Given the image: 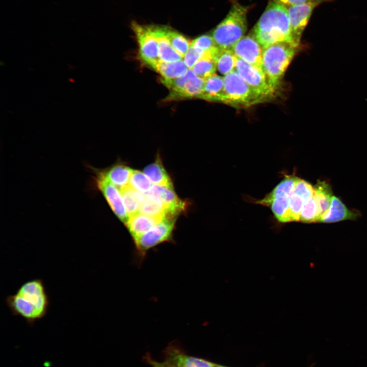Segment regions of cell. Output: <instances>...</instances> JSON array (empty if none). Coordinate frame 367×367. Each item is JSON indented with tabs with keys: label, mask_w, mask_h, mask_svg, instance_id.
I'll return each instance as SVG.
<instances>
[{
	"label": "cell",
	"mask_w": 367,
	"mask_h": 367,
	"mask_svg": "<svg viewBox=\"0 0 367 367\" xmlns=\"http://www.w3.org/2000/svg\"><path fill=\"white\" fill-rule=\"evenodd\" d=\"M13 316L23 319L30 326L46 316L50 300L43 279L34 278L23 283L13 294L5 298Z\"/></svg>",
	"instance_id": "6da1fadb"
},
{
	"label": "cell",
	"mask_w": 367,
	"mask_h": 367,
	"mask_svg": "<svg viewBox=\"0 0 367 367\" xmlns=\"http://www.w3.org/2000/svg\"><path fill=\"white\" fill-rule=\"evenodd\" d=\"M253 34L263 49L283 41L297 45L292 38L288 10L285 6L275 2L268 6L255 25Z\"/></svg>",
	"instance_id": "7a4b0ae2"
},
{
	"label": "cell",
	"mask_w": 367,
	"mask_h": 367,
	"mask_svg": "<svg viewBox=\"0 0 367 367\" xmlns=\"http://www.w3.org/2000/svg\"><path fill=\"white\" fill-rule=\"evenodd\" d=\"M298 46L286 41L272 44L263 50L261 69L270 86L276 90Z\"/></svg>",
	"instance_id": "3957f363"
},
{
	"label": "cell",
	"mask_w": 367,
	"mask_h": 367,
	"mask_svg": "<svg viewBox=\"0 0 367 367\" xmlns=\"http://www.w3.org/2000/svg\"><path fill=\"white\" fill-rule=\"evenodd\" d=\"M247 9L239 4H234L224 19L215 29L212 37L221 50L231 49L247 30Z\"/></svg>",
	"instance_id": "277c9868"
},
{
	"label": "cell",
	"mask_w": 367,
	"mask_h": 367,
	"mask_svg": "<svg viewBox=\"0 0 367 367\" xmlns=\"http://www.w3.org/2000/svg\"><path fill=\"white\" fill-rule=\"evenodd\" d=\"M176 216L168 215L160 222L134 240L137 257L141 262L151 249L165 242L173 241Z\"/></svg>",
	"instance_id": "5b68a950"
},
{
	"label": "cell",
	"mask_w": 367,
	"mask_h": 367,
	"mask_svg": "<svg viewBox=\"0 0 367 367\" xmlns=\"http://www.w3.org/2000/svg\"><path fill=\"white\" fill-rule=\"evenodd\" d=\"M222 102L236 107L249 106L264 101L234 70L223 77Z\"/></svg>",
	"instance_id": "8992f818"
},
{
	"label": "cell",
	"mask_w": 367,
	"mask_h": 367,
	"mask_svg": "<svg viewBox=\"0 0 367 367\" xmlns=\"http://www.w3.org/2000/svg\"><path fill=\"white\" fill-rule=\"evenodd\" d=\"M132 28L138 43L140 58L146 65L154 69L161 60L158 43L150 25H143L134 21Z\"/></svg>",
	"instance_id": "52a82bcc"
},
{
	"label": "cell",
	"mask_w": 367,
	"mask_h": 367,
	"mask_svg": "<svg viewBox=\"0 0 367 367\" xmlns=\"http://www.w3.org/2000/svg\"><path fill=\"white\" fill-rule=\"evenodd\" d=\"M235 70L264 101L273 97L275 90L269 84L261 69L237 58Z\"/></svg>",
	"instance_id": "ba28073f"
},
{
	"label": "cell",
	"mask_w": 367,
	"mask_h": 367,
	"mask_svg": "<svg viewBox=\"0 0 367 367\" xmlns=\"http://www.w3.org/2000/svg\"><path fill=\"white\" fill-rule=\"evenodd\" d=\"M96 184L114 213L125 225L129 217L126 212L120 191L100 172L97 175Z\"/></svg>",
	"instance_id": "9c48e42d"
},
{
	"label": "cell",
	"mask_w": 367,
	"mask_h": 367,
	"mask_svg": "<svg viewBox=\"0 0 367 367\" xmlns=\"http://www.w3.org/2000/svg\"><path fill=\"white\" fill-rule=\"evenodd\" d=\"M263 50L253 34L243 37L232 48L237 58L260 69Z\"/></svg>",
	"instance_id": "30bf717a"
},
{
	"label": "cell",
	"mask_w": 367,
	"mask_h": 367,
	"mask_svg": "<svg viewBox=\"0 0 367 367\" xmlns=\"http://www.w3.org/2000/svg\"><path fill=\"white\" fill-rule=\"evenodd\" d=\"M317 3L309 2L290 6L288 14L293 41L299 45L302 33Z\"/></svg>",
	"instance_id": "8fae6325"
},
{
	"label": "cell",
	"mask_w": 367,
	"mask_h": 367,
	"mask_svg": "<svg viewBox=\"0 0 367 367\" xmlns=\"http://www.w3.org/2000/svg\"><path fill=\"white\" fill-rule=\"evenodd\" d=\"M164 361L176 367H214L215 363L186 354L178 347L171 345L163 352Z\"/></svg>",
	"instance_id": "7c38bea8"
},
{
	"label": "cell",
	"mask_w": 367,
	"mask_h": 367,
	"mask_svg": "<svg viewBox=\"0 0 367 367\" xmlns=\"http://www.w3.org/2000/svg\"><path fill=\"white\" fill-rule=\"evenodd\" d=\"M149 193L156 195L161 199L169 215L176 216L184 212L187 207V203L177 196L173 187L153 185Z\"/></svg>",
	"instance_id": "4fadbf2b"
},
{
	"label": "cell",
	"mask_w": 367,
	"mask_h": 367,
	"mask_svg": "<svg viewBox=\"0 0 367 367\" xmlns=\"http://www.w3.org/2000/svg\"><path fill=\"white\" fill-rule=\"evenodd\" d=\"M358 215L349 210L337 197L333 196L329 208L322 215L319 222L333 223L346 220H354Z\"/></svg>",
	"instance_id": "5bb4252c"
},
{
	"label": "cell",
	"mask_w": 367,
	"mask_h": 367,
	"mask_svg": "<svg viewBox=\"0 0 367 367\" xmlns=\"http://www.w3.org/2000/svg\"><path fill=\"white\" fill-rule=\"evenodd\" d=\"M156 38L159 49V57L165 62H174L181 60L183 57L171 45L165 34V26L150 25Z\"/></svg>",
	"instance_id": "9a60e30c"
},
{
	"label": "cell",
	"mask_w": 367,
	"mask_h": 367,
	"mask_svg": "<svg viewBox=\"0 0 367 367\" xmlns=\"http://www.w3.org/2000/svg\"><path fill=\"white\" fill-rule=\"evenodd\" d=\"M163 219L151 217L139 213L129 218L126 226L134 241L149 230Z\"/></svg>",
	"instance_id": "2e32d148"
},
{
	"label": "cell",
	"mask_w": 367,
	"mask_h": 367,
	"mask_svg": "<svg viewBox=\"0 0 367 367\" xmlns=\"http://www.w3.org/2000/svg\"><path fill=\"white\" fill-rule=\"evenodd\" d=\"M139 213L158 219H163L169 215L161 199L155 195L144 194L140 204Z\"/></svg>",
	"instance_id": "e0dca14e"
},
{
	"label": "cell",
	"mask_w": 367,
	"mask_h": 367,
	"mask_svg": "<svg viewBox=\"0 0 367 367\" xmlns=\"http://www.w3.org/2000/svg\"><path fill=\"white\" fill-rule=\"evenodd\" d=\"M224 89L223 77L214 74L205 80L203 90L200 99L222 102L224 95Z\"/></svg>",
	"instance_id": "ac0fdd59"
},
{
	"label": "cell",
	"mask_w": 367,
	"mask_h": 367,
	"mask_svg": "<svg viewBox=\"0 0 367 367\" xmlns=\"http://www.w3.org/2000/svg\"><path fill=\"white\" fill-rule=\"evenodd\" d=\"M133 171L132 169L125 165L118 164L102 173L111 184L121 191L129 185Z\"/></svg>",
	"instance_id": "d6986e66"
},
{
	"label": "cell",
	"mask_w": 367,
	"mask_h": 367,
	"mask_svg": "<svg viewBox=\"0 0 367 367\" xmlns=\"http://www.w3.org/2000/svg\"><path fill=\"white\" fill-rule=\"evenodd\" d=\"M143 173L154 185L173 187L171 179L165 169L159 155L153 163L144 168Z\"/></svg>",
	"instance_id": "ffe728a7"
},
{
	"label": "cell",
	"mask_w": 367,
	"mask_h": 367,
	"mask_svg": "<svg viewBox=\"0 0 367 367\" xmlns=\"http://www.w3.org/2000/svg\"><path fill=\"white\" fill-rule=\"evenodd\" d=\"M186 75V82L179 96V100L185 98H200L203 90L205 80L196 75L191 69H188Z\"/></svg>",
	"instance_id": "44dd1931"
},
{
	"label": "cell",
	"mask_w": 367,
	"mask_h": 367,
	"mask_svg": "<svg viewBox=\"0 0 367 367\" xmlns=\"http://www.w3.org/2000/svg\"><path fill=\"white\" fill-rule=\"evenodd\" d=\"M188 67L181 60L174 62H165L160 61L154 70L163 78L174 79L184 75L188 70Z\"/></svg>",
	"instance_id": "7402d4cb"
},
{
	"label": "cell",
	"mask_w": 367,
	"mask_h": 367,
	"mask_svg": "<svg viewBox=\"0 0 367 367\" xmlns=\"http://www.w3.org/2000/svg\"><path fill=\"white\" fill-rule=\"evenodd\" d=\"M298 178L288 176L282 180L275 188L263 199L259 200V204L267 205L271 201L279 196H291L294 192L296 182Z\"/></svg>",
	"instance_id": "603a6c76"
},
{
	"label": "cell",
	"mask_w": 367,
	"mask_h": 367,
	"mask_svg": "<svg viewBox=\"0 0 367 367\" xmlns=\"http://www.w3.org/2000/svg\"><path fill=\"white\" fill-rule=\"evenodd\" d=\"M120 192L129 218L139 213V207L144 194L136 190L129 185Z\"/></svg>",
	"instance_id": "cb8c5ba5"
},
{
	"label": "cell",
	"mask_w": 367,
	"mask_h": 367,
	"mask_svg": "<svg viewBox=\"0 0 367 367\" xmlns=\"http://www.w3.org/2000/svg\"><path fill=\"white\" fill-rule=\"evenodd\" d=\"M199 77L206 80L215 74L217 70L216 61L209 53H206L191 68Z\"/></svg>",
	"instance_id": "d4e9b609"
},
{
	"label": "cell",
	"mask_w": 367,
	"mask_h": 367,
	"mask_svg": "<svg viewBox=\"0 0 367 367\" xmlns=\"http://www.w3.org/2000/svg\"><path fill=\"white\" fill-rule=\"evenodd\" d=\"M314 196L318 205L321 215L329 207L332 192L329 184L325 181H319L314 187Z\"/></svg>",
	"instance_id": "484cf974"
},
{
	"label": "cell",
	"mask_w": 367,
	"mask_h": 367,
	"mask_svg": "<svg viewBox=\"0 0 367 367\" xmlns=\"http://www.w3.org/2000/svg\"><path fill=\"white\" fill-rule=\"evenodd\" d=\"M290 196H279L273 199L269 203L271 208L277 219L281 222L291 221L290 208Z\"/></svg>",
	"instance_id": "4316f807"
},
{
	"label": "cell",
	"mask_w": 367,
	"mask_h": 367,
	"mask_svg": "<svg viewBox=\"0 0 367 367\" xmlns=\"http://www.w3.org/2000/svg\"><path fill=\"white\" fill-rule=\"evenodd\" d=\"M237 58L231 49L221 50L216 59L217 69L225 75L235 70Z\"/></svg>",
	"instance_id": "83f0119b"
},
{
	"label": "cell",
	"mask_w": 367,
	"mask_h": 367,
	"mask_svg": "<svg viewBox=\"0 0 367 367\" xmlns=\"http://www.w3.org/2000/svg\"><path fill=\"white\" fill-rule=\"evenodd\" d=\"M165 34L172 47L184 58L191 42L182 34L167 26H165Z\"/></svg>",
	"instance_id": "f1b7e54d"
},
{
	"label": "cell",
	"mask_w": 367,
	"mask_h": 367,
	"mask_svg": "<svg viewBox=\"0 0 367 367\" xmlns=\"http://www.w3.org/2000/svg\"><path fill=\"white\" fill-rule=\"evenodd\" d=\"M321 216L318 205L313 195L304 203L301 213L300 221L307 223L319 222Z\"/></svg>",
	"instance_id": "f546056e"
},
{
	"label": "cell",
	"mask_w": 367,
	"mask_h": 367,
	"mask_svg": "<svg viewBox=\"0 0 367 367\" xmlns=\"http://www.w3.org/2000/svg\"><path fill=\"white\" fill-rule=\"evenodd\" d=\"M190 45L204 54H211L215 59H217L220 50L217 46L212 36L207 34L202 35L196 38L191 42Z\"/></svg>",
	"instance_id": "4dcf8cb0"
},
{
	"label": "cell",
	"mask_w": 367,
	"mask_h": 367,
	"mask_svg": "<svg viewBox=\"0 0 367 367\" xmlns=\"http://www.w3.org/2000/svg\"><path fill=\"white\" fill-rule=\"evenodd\" d=\"M129 186L142 194H146L150 192L153 185L143 172L133 170L130 178Z\"/></svg>",
	"instance_id": "1f68e13d"
},
{
	"label": "cell",
	"mask_w": 367,
	"mask_h": 367,
	"mask_svg": "<svg viewBox=\"0 0 367 367\" xmlns=\"http://www.w3.org/2000/svg\"><path fill=\"white\" fill-rule=\"evenodd\" d=\"M314 190L309 183L303 179H297L293 193L300 196L305 202L314 195Z\"/></svg>",
	"instance_id": "d6a6232c"
},
{
	"label": "cell",
	"mask_w": 367,
	"mask_h": 367,
	"mask_svg": "<svg viewBox=\"0 0 367 367\" xmlns=\"http://www.w3.org/2000/svg\"><path fill=\"white\" fill-rule=\"evenodd\" d=\"M305 201L299 196L293 194L290 197L291 221H299L302 209Z\"/></svg>",
	"instance_id": "836d02e7"
},
{
	"label": "cell",
	"mask_w": 367,
	"mask_h": 367,
	"mask_svg": "<svg viewBox=\"0 0 367 367\" xmlns=\"http://www.w3.org/2000/svg\"><path fill=\"white\" fill-rule=\"evenodd\" d=\"M204 55L201 51L190 45L183 58L184 61L188 68L191 69Z\"/></svg>",
	"instance_id": "e575fe53"
},
{
	"label": "cell",
	"mask_w": 367,
	"mask_h": 367,
	"mask_svg": "<svg viewBox=\"0 0 367 367\" xmlns=\"http://www.w3.org/2000/svg\"><path fill=\"white\" fill-rule=\"evenodd\" d=\"M144 359L152 367H176L165 361L161 362L155 360L150 355H146Z\"/></svg>",
	"instance_id": "d590c367"
},
{
	"label": "cell",
	"mask_w": 367,
	"mask_h": 367,
	"mask_svg": "<svg viewBox=\"0 0 367 367\" xmlns=\"http://www.w3.org/2000/svg\"><path fill=\"white\" fill-rule=\"evenodd\" d=\"M320 0H274V2L284 6H292L309 2L318 3Z\"/></svg>",
	"instance_id": "8d00e7d4"
},
{
	"label": "cell",
	"mask_w": 367,
	"mask_h": 367,
	"mask_svg": "<svg viewBox=\"0 0 367 367\" xmlns=\"http://www.w3.org/2000/svg\"><path fill=\"white\" fill-rule=\"evenodd\" d=\"M214 367H227V366H223V365H222L217 364H215V365H214Z\"/></svg>",
	"instance_id": "74e56055"
},
{
	"label": "cell",
	"mask_w": 367,
	"mask_h": 367,
	"mask_svg": "<svg viewBox=\"0 0 367 367\" xmlns=\"http://www.w3.org/2000/svg\"><path fill=\"white\" fill-rule=\"evenodd\" d=\"M320 1H322V0H320Z\"/></svg>",
	"instance_id": "f35d334b"
}]
</instances>
